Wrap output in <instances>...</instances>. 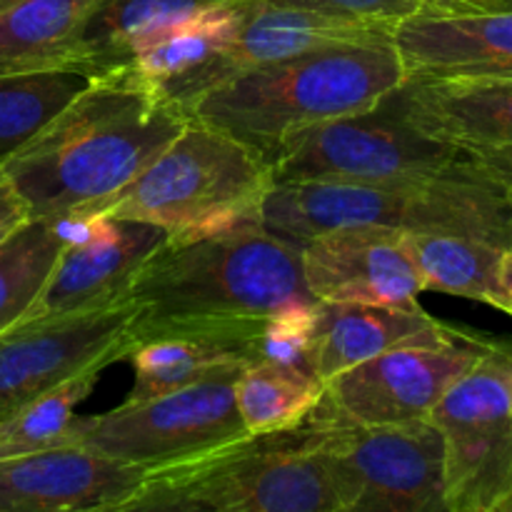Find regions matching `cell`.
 Masks as SVG:
<instances>
[{"mask_svg": "<svg viewBox=\"0 0 512 512\" xmlns=\"http://www.w3.org/2000/svg\"><path fill=\"white\" fill-rule=\"evenodd\" d=\"M443 10H478V13H512V0H455Z\"/></svg>", "mask_w": 512, "mask_h": 512, "instance_id": "cell-32", "label": "cell"}, {"mask_svg": "<svg viewBox=\"0 0 512 512\" xmlns=\"http://www.w3.org/2000/svg\"><path fill=\"white\" fill-rule=\"evenodd\" d=\"M263 3L313 10V13L358 20V23L388 25V28H395L423 8L420 0H263Z\"/></svg>", "mask_w": 512, "mask_h": 512, "instance_id": "cell-28", "label": "cell"}, {"mask_svg": "<svg viewBox=\"0 0 512 512\" xmlns=\"http://www.w3.org/2000/svg\"><path fill=\"white\" fill-rule=\"evenodd\" d=\"M303 278L320 303H358L418 310L423 283L403 243V230L343 228L300 248Z\"/></svg>", "mask_w": 512, "mask_h": 512, "instance_id": "cell-14", "label": "cell"}, {"mask_svg": "<svg viewBox=\"0 0 512 512\" xmlns=\"http://www.w3.org/2000/svg\"><path fill=\"white\" fill-rule=\"evenodd\" d=\"M405 80L512 78V13L420 8L393 30Z\"/></svg>", "mask_w": 512, "mask_h": 512, "instance_id": "cell-16", "label": "cell"}, {"mask_svg": "<svg viewBox=\"0 0 512 512\" xmlns=\"http://www.w3.org/2000/svg\"><path fill=\"white\" fill-rule=\"evenodd\" d=\"M393 30L388 25L358 23V20L333 18V15L263 3V0H243V20L228 48L195 73L165 85L160 93L188 115L190 105L200 95L245 70L328 45L390 43Z\"/></svg>", "mask_w": 512, "mask_h": 512, "instance_id": "cell-13", "label": "cell"}, {"mask_svg": "<svg viewBox=\"0 0 512 512\" xmlns=\"http://www.w3.org/2000/svg\"><path fill=\"white\" fill-rule=\"evenodd\" d=\"M90 512H215L213 505L180 485L148 478L140 490L115 503Z\"/></svg>", "mask_w": 512, "mask_h": 512, "instance_id": "cell-29", "label": "cell"}, {"mask_svg": "<svg viewBox=\"0 0 512 512\" xmlns=\"http://www.w3.org/2000/svg\"><path fill=\"white\" fill-rule=\"evenodd\" d=\"M68 238L70 225L30 220L0 245V333L23 320Z\"/></svg>", "mask_w": 512, "mask_h": 512, "instance_id": "cell-26", "label": "cell"}, {"mask_svg": "<svg viewBox=\"0 0 512 512\" xmlns=\"http://www.w3.org/2000/svg\"><path fill=\"white\" fill-rule=\"evenodd\" d=\"M78 228L83 235H70L23 320L93 313L125 303L138 270L168 238L158 225L128 218H93Z\"/></svg>", "mask_w": 512, "mask_h": 512, "instance_id": "cell-12", "label": "cell"}, {"mask_svg": "<svg viewBox=\"0 0 512 512\" xmlns=\"http://www.w3.org/2000/svg\"><path fill=\"white\" fill-rule=\"evenodd\" d=\"M188 123L178 105L128 65L90 78L88 88L0 168L30 220L83 225Z\"/></svg>", "mask_w": 512, "mask_h": 512, "instance_id": "cell-1", "label": "cell"}, {"mask_svg": "<svg viewBox=\"0 0 512 512\" xmlns=\"http://www.w3.org/2000/svg\"><path fill=\"white\" fill-rule=\"evenodd\" d=\"M125 360H130L135 370V385L125 403L155 398L210 375L248 368L253 363L243 348L228 340L188 333L135 340Z\"/></svg>", "mask_w": 512, "mask_h": 512, "instance_id": "cell-23", "label": "cell"}, {"mask_svg": "<svg viewBox=\"0 0 512 512\" xmlns=\"http://www.w3.org/2000/svg\"><path fill=\"white\" fill-rule=\"evenodd\" d=\"M443 440L455 512H493L512 498V345L495 340L430 413Z\"/></svg>", "mask_w": 512, "mask_h": 512, "instance_id": "cell-10", "label": "cell"}, {"mask_svg": "<svg viewBox=\"0 0 512 512\" xmlns=\"http://www.w3.org/2000/svg\"><path fill=\"white\" fill-rule=\"evenodd\" d=\"M323 395V380L298 365L250 363L235 380V405L248 435L298 428Z\"/></svg>", "mask_w": 512, "mask_h": 512, "instance_id": "cell-24", "label": "cell"}, {"mask_svg": "<svg viewBox=\"0 0 512 512\" xmlns=\"http://www.w3.org/2000/svg\"><path fill=\"white\" fill-rule=\"evenodd\" d=\"M260 228L298 248L330 230L385 228L468 235L512 250V200L463 155L445 173L400 183H273L260 205Z\"/></svg>", "mask_w": 512, "mask_h": 512, "instance_id": "cell-3", "label": "cell"}, {"mask_svg": "<svg viewBox=\"0 0 512 512\" xmlns=\"http://www.w3.org/2000/svg\"><path fill=\"white\" fill-rule=\"evenodd\" d=\"M393 100L418 133L460 153L512 145V78H413Z\"/></svg>", "mask_w": 512, "mask_h": 512, "instance_id": "cell-17", "label": "cell"}, {"mask_svg": "<svg viewBox=\"0 0 512 512\" xmlns=\"http://www.w3.org/2000/svg\"><path fill=\"white\" fill-rule=\"evenodd\" d=\"M328 425L348 478L340 512H455L445 490L443 440L430 420L380 428Z\"/></svg>", "mask_w": 512, "mask_h": 512, "instance_id": "cell-11", "label": "cell"}, {"mask_svg": "<svg viewBox=\"0 0 512 512\" xmlns=\"http://www.w3.org/2000/svg\"><path fill=\"white\" fill-rule=\"evenodd\" d=\"M483 170L485 175H490L493 180H498L500 185L512 190V145L510 148H495V150H475V153H463Z\"/></svg>", "mask_w": 512, "mask_h": 512, "instance_id": "cell-31", "label": "cell"}, {"mask_svg": "<svg viewBox=\"0 0 512 512\" xmlns=\"http://www.w3.org/2000/svg\"><path fill=\"white\" fill-rule=\"evenodd\" d=\"M420 3H423V8H448L455 0H420Z\"/></svg>", "mask_w": 512, "mask_h": 512, "instance_id": "cell-34", "label": "cell"}, {"mask_svg": "<svg viewBox=\"0 0 512 512\" xmlns=\"http://www.w3.org/2000/svg\"><path fill=\"white\" fill-rule=\"evenodd\" d=\"M503 285H505V295H508V308L505 313L512 315V253H508L503 265Z\"/></svg>", "mask_w": 512, "mask_h": 512, "instance_id": "cell-33", "label": "cell"}, {"mask_svg": "<svg viewBox=\"0 0 512 512\" xmlns=\"http://www.w3.org/2000/svg\"><path fill=\"white\" fill-rule=\"evenodd\" d=\"M88 83V75L75 70L0 75V165L63 113Z\"/></svg>", "mask_w": 512, "mask_h": 512, "instance_id": "cell-25", "label": "cell"}, {"mask_svg": "<svg viewBox=\"0 0 512 512\" xmlns=\"http://www.w3.org/2000/svg\"><path fill=\"white\" fill-rule=\"evenodd\" d=\"M460 158V150L418 133L390 93L363 113L295 130L268 155V165L273 183H400L433 178Z\"/></svg>", "mask_w": 512, "mask_h": 512, "instance_id": "cell-8", "label": "cell"}, {"mask_svg": "<svg viewBox=\"0 0 512 512\" xmlns=\"http://www.w3.org/2000/svg\"><path fill=\"white\" fill-rule=\"evenodd\" d=\"M270 185L263 155L190 120L93 218L143 220L173 238L223 233L260 225V205Z\"/></svg>", "mask_w": 512, "mask_h": 512, "instance_id": "cell-5", "label": "cell"}, {"mask_svg": "<svg viewBox=\"0 0 512 512\" xmlns=\"http://www.w3.org/2000/svg\"><path fill=\"white\" fill-rule=\"evenodd\" d=\"M405 83L390 43H345L245 70L200 95L188 118L268 155L290 133L363 113Z\"/></svg>", "mask_w": 512, "mask_h": 512, "instance_id": "cell-4", "label": "cell"}, {"mask_svg": "<svg viewBox=\"0 0 512 512\" xmlns=\"http://www.w3.org/2000/svg\"><path fill=\"white\" fill-rule=\"evenodd\" d=\"M100 373H83L25 405L13 418L0 423V458L38 453L68 445L75 405L83 403L98 383Z\"/></svg>", "mask_w": 512, "mask_h": 512, "instance_id": "cell-27", "label": "cell"}, {"mask_svg": "<svg viewBox=\"0 0 512 512\" xmlns=\"http://www.w3.org/2000/svg\"><path fill=\"white\" fill-rule=\"evenodd\" d=\"M148 478L190 490L215 512H340L348 500L333 428L313 415L298 428L248 435Z\"/></svg>", "mask_w": 512, "mask_h": 512, "instance_id": "cell-6", "label": "cell"}, {"mask_svg": "<svg viewBox=\"0 0 512 512\" xmlns=\"http://www.w3.org/2000/svg\"><path fill=\"white\" fill-rule=\"evenodd\" d=\"M98 0H0V75L70 70Z\"/></svg>", "mask_w": 512, "mask_h": 512, "instance_id": "cell-19", "label": "cell"}, {"mask_svg": "<svg viewBox=\"0 0 512 512\" xmlns=\"http://www.w3.org/2000/svg\"><path fill=\"white\" fill-rule=\"evenodd\" d=\"M125 303L138 310L130 348L153 335H213L255 363L265 320L315 298L298 245L248 225L195 238L168 235L138 270Z\"/></svg>", "mask_w": 512, "mask_h": 512, "instance_id": "cell-2", "label": "cell"}, {"mask_svg": "<svg viewBox=\"0 0 512 512\" xmlns=\"http://www.w3.org/2000/svg\"><path fill=\"white\" fill-rule=\"evenodd\" d=\"M495 340L440 323L325 383L313 418L350 428L428 420L445 393L488 355Z\"/></svg>", "mask_w": 512, "mask_h": 512, "instance_id": "cell-9", "label": "cell"}, {"mask_svg": "<svg viewBox=\"0 0 512 512\" xmlns=\"http://www.w3.org/2000/svg\"><path fill=\"white\" fill-rule=\"evenodd\" d=\"M243 20V0L210 5L188 18L155 30L135 48L130 68L163 90L165 85L185 78L223 53L235 38Z\"/></svg>", "mask_w": 512, "mask_h": 512, "instance_id": "cell-22", "label": "cell"}, {"mask_svg": "<svg viewBox=\"0 0 512 512\" xmlns=\"http://www.w3.org/2000/svg\"><path fill=\"white\" fill-rule=\"evenodd\" d=\"M493 512H512V498H508V500H503V503L498 505V508H495Z\"/></svg>", "mask_w": 512, "mask_h": 512, "instance_id": "cell-35", "label": "cell"}, {"mask_svg": "<svg viewBox=\"0 0 512 512\" xmlns=\"http://www.w3.org/2000/svg\"><path fill=\"white\" fill-rule=\"evenodd\" d=\"M220 3L228 0H98L70 70L98 78L128 68L135 48L155 30Z\"/></svg>", "mask_w": 512, "mask_h": 512, "instance_id": "cell-21", "label": "cell"}, {"mask_svg": "<svg viewBox=\"0 0 512 512\" xmlns=\"http://www.w3.org/2000/svg\"><path fill=\"white\" fill-rule=\"evenodd\" d=\"M30 223L28 208H25L23 198L18 195V190L13 188L10 178L5 175V170L0 168V245L5 240L13 238L20 228Z\"/></svg>", "mask_w": 512, "mask_h": 512, "instance_id": "cell-30", "label": "cell"}, {"mask_svg": "<svg viewBox=\"0 0 512 512\" xmlns=\"http://www.w3.org/2000/svg\"><path fill=\"white\" fill-rule=\"evenodd\" d=\"M440 325L428 310L358 303H318L308 340V368L323 383Z\"/></svg>", "mask_w": 512, "mask_h": 512, "instance_id": "cell-18", "label": "cell"}, {"mask_svg": "<svg viewBox=\"0 0 512 512\" xmlns=\"http://www.w3.org/2000/svg\"><path fill=\"white\" fill-rule=\"evenodd\" d=\"M510 200H512V190H510Z\"/></svg>", "mask_w": 512, "mask_h": 512, "instance_id": "cell-36", "label": "cell"}, {"mask_svg": "<svg viewBox=\"0 0 512 512\" xmlns=\"http://www.w3.org/2000/svg\"><path fill=\"white\" fill-rule=\"evenodd\" d=\"M403 243L423 290L478 300L505 313L508 295L503 285V265L512 250L488 240L450 233H403Z\"/></svg>", "mask_w": 512, "mask_h": 512, "instance_id": "cell-20", "label": "cell"}, {"mask_svg": "<svg viewBox=\"0 0 512 512\" xmlns=\"http://www.w3.org/2000/svg\"><path fill=\"white\" fill-rule=\"evenodd\" d=\"M148 473L63 445L0 458V512H90L140 490Z\"/></svg>", "mask_w": 512, "mask_h": 512, "instance_id": "cell-15", "label": "cell"}, {"mask_svg": "<svg viewBox=\"0 0 512 512\" xmlns=\"http://www.w3.org/2000/svg\"><path fill=\"white\" fill-rule=\"evenodd\" d=\"M240 370L210 375L180 390L75 418L68 445L133 465L145 473L178 468L248 438L235 405Z\"/></svg>", "mask_w": 512, "mask_h": 512, "instance_id": "cell-7", "label": "cell"}]
</instances>
